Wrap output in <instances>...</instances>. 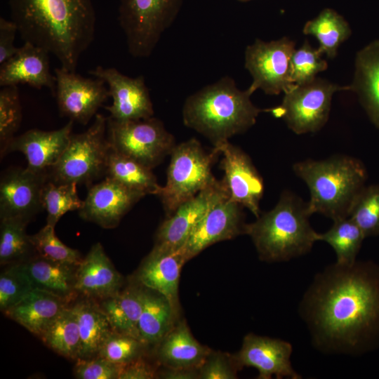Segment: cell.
Here are the masks:
<instances>
[{
    "label": "cell",
    "instance_id": "21",
    "mask_svg": "<svg viewBox=\"0 0 379 379\" xmlns=\"http://www.w3.org/2000/svg\"><path fill=\"white\" fill-rule=\"evenodd\" d=\"M123 285V277L102 244H93L77 267L75 289L78 294L98 302L119 292Z\"/></svg>",
    "mask_w": 379,
    "mask_h": 379
},
{
    "label": "cell",
    "instance_id": "27",
    "mask_svg": "<svg viewBox=\"0 0 379 379\" xmlns=\"http://www.w3.org/2000/svg\"><path fill=\"white\" fill-rule=\"evenodd\" d=\"M22 264L34 288L53 293L69 303L78 296L75 289L77 265L53 261L37 254Z\"/></svg>",
    "mask_w": 379,
    "mask_h": 379
},
{
    "label": "cell",
    "instance_id": "18",
    "mask_svg": "<svg viewBox=\"0 0 379 379\" xmlns=\"http://www.w3.org/2000/svg\"><path fill=\"white\" fill-rule=\"evenodd\" d=\"M241 207L230 197L216 203L196 225L182 247L187 260L211 245L245 234Z\"/></svg>",
    "mask_w": 379,
    "mask_h": 379
},
{
    "label": "cell",
    "instance_id": "13",
    "mask_svg": "<svg viewBox=\"0 0 379 379\" xmlns=\"http://www.w3.org/2000/svg\"><path fill=\"white\" fill-rule=\"evenodd\" d=\"M88 74L107 84L112 103L108 117L117 121L147 119L154 115L153 104L143 76L129 77L114 67L97 66Z\"/></svg>",
    "mask_w": 379,
    "mask_h": 379
},
{
    "label": "cell",
    "instance_id": "38",
    "mask_svg": "<svg viewBox=\"0 0 379 379\" xmlns=\"http://www.w3.org/2000/svg\"><path fill=\"white\" fill-rule=\"evenodd\" d=\"M349 217L366 238L379 236V185L363 188L352 206Z\"/></svg>",
    "mask_w": 379,
    "mask_h": 379
},
{
    "label": "cell",
    "instance_id": "24",
    "mask_svg": "<svg viewBox=\"0 0 379 379\" xmlns=\"http://www.w3.org/2000/svg\"><path fill=\"white\" fill-rule=\"evenodd\" d=\"M211 350L193 336L182 319L154 347V354L159 366L199 368Z\"/></svg>",
    "mask_w": 379,
    "mask_h": 379
},
{
    "label": "cell",
    "instance_id": "3",
    "mask_svg": "<svg viewBox=\"0 0 379 379\" xmlns=\"http://www.w3.org/2000/svg\"><path fill=\"white\" fill-rule=\"evenodd\" d=\"M251 95L248 89H239L233 79L221 78L186 99L182 107L183 123L215 147L246 132L265 111L253 105Z\"/></svg>",
    "mask_w": 379,
    "mask_h": 379
},
{
    "label": "cell",
    "instance_id": "4",
    "mask_svg": "<svg viewBox=\"0 0 379 379\" xmlns=\"http://www.w3.org/2000/svg\"><path fill=\"white\" fill-rule=\"evenodd\" d=\"M307 202L285 190L275 206L245 226L259 258L267 262L288 261L309 253L317 241L310 222Z\"/></svg>",
    "mask_w": 379,
    "mask_h": 379
},
{
    "label": "cell",
    "instance_id": "37",
    "mask_svg": "<svg viewBox=\"0 0 379 379\" xmlns=\"http://www.w3.org/2000/svg\"><path fill=\"white\" fill-rule=\"evenodd\" d=\"M22 107L17 85L0 91V155L4 157L22 121Z\"/></svg>",
    "mask_w": 379,
    "mask_h": 379
},
{
    "label": "cell",
    "instance_id": "28",
    "mask_svg": "<svg viewBox=\"0 0 379 379\" xmlns=\"http://www.w3.org/2000/svg\"><path fill=\"white\" fill-rule=\"evenodd\" d=\"M142 286L143 306L138 322L139 338L149 347H154L180 319V314L164 295Z\"/></svg>",
    "mask_w": 379,
    "mask_h": 379
},
{
    "label": "cell",
    "instance_id": "44",
    "mask_svg": "<svg viewBox=\"0 0 379 379\" xmlns=\"http://www.w3.org/2000/svg\"><path fill=\"white\" fill-rule=\"evenodd\" d=\"M123 366L99 356L79 359L76 361L74 375L79 379H119Z\"/></svg>",
    "mask_w": 379,
    "mask_h": 379
},
{
    "label": "cell",
    "instance_id": "41",
    "mask_svg": "<svg viewBox=\"0 0 379 379\" xmlns=\"http://www.w3.org/2000/svg\"><path fill=\"white\" fill-rule=\"evenodd\" d=\"M34 288L22 262L8 265L0 274V309L2 312L22 300Z\"/></svg>",
    "mask_w": 379,
    "mask_h": 379
},
{
    "label": "cell",
    "instance_id": "16",
    "mask_svg": "<svg viewBox=\"0 0 379 379\" xmlns=\"http://www.w3.org/2000/svg\"><path fill=\"white\" fill-rule=\"evenodd\" d=\"M222 154L220 168L230 199L248 208L256 218L264 192L263 180L250 157L241 148L225 141L214 147Z\"/></svg>",
    "mask_w": 379,
    "mask_h": 379
},
{
    "label": "cell",
    "instance_id": "29",
    "mask_svg": "<svg viewBox=\"0 0 379 379\" xmlns=\"http://www.w3.org/2000/svg\"><path fill=\"white\" fill-rule=\"evenodd\" d=\"M98 303L107 315L113 331L140 340L138 322L143 306V290L140 284L131 279L124 288Z\"/></svg>",
    "mask_w": 379,
    "mask_h": 379
},
{
    "label": "cell",
    "instance_id": "45",
    "mask_svg": "<svg viewBox=\"0 0 379 379\" xmlns=\"http://www.w3.org/2000/svg\"><path fill=\"white\" fill-rule=\"evenodd\" d=\"M159 365L152 364L146 356L124 364L119 379H153L157 378Z\"/></svg>",
    "mask_w": 379,
    "mask_h": 379
},
{
    "label": "cell",
    "instance_id": "46",
    "mask_svg": "<svg viewBox=\"0 0 379 379\" xmlns=\"http://www.w3.org/2000/svg\"><path fill=\"white\" fill-rule=\"evenodd\" d=\"M17 32L18 27L12 20L0 18V65L17 53L19 48L14 45Z\"/></svg>",
    "mask_w": 379,
    "mask_h": 379
},
{
    "label": "cell",
    "instance_id": "15",
    "mask_svg": "<svg viewBox=\"0 0 379 379\" xmlns=\"http://www.w3.org/2000/svg\"><path fill=\"white\" fill-rule=\"evenodd\" d=\"M48 172L11 168L0 181V219L15 218L29 222L43 209L41 191Z\"/></svg>",
    "mask_w": 379,
    "mask_h": 379
},
{
    "label": "cell",
    "instance_id": "31",
    "mask_svg": "<svg viewBox=\"0 0 379 379\" xmlns=\"http://www.w3.org/2000/svg\"><path fill=\"white\" fill-rule=\"evenodd\" d=\"M105 177L143 197L147 194L157 196L162 187L159 185L151 168L112 149L107 158Z\"/></svg>",
    "mask_w": 379,
    "mask_h": 379
},
{
    "label": "cell",
    "instance_id": "14",
    "mask_svg": "<svg viewBox=\"0 0 379 379\" xmlns=\"http://www.w3.org/2000/svg\"><path fill=\"white\" fill-rule=\"evenodd\" d=\"M225 197H230L223 179L215 180L166 217L156 232L154 245L172 249L182 248L206 213Z\"/></svg>",
    "mask_w": 379,
    "mask_h": 379
},
{
    "label": "cell",
    "instance_id": "33",
    "mask_svg": "<svg viewBox=\"0 0 379 379\" xmlns=\"http://www.w3.org/2000/svg\"><path fill=\"white\" fill-rule=\"evenodd\" d=\"M39 338L58 354L72 360L79 359L81 340L74 306L67 307L47 327Z\"/></svg>",
    "mask_w": 379,
    "mask_h": 379
},
{
    "label": "cell",
    "instance_id": "9",
    "mask_svg": "<svg viewBox=\"0 0 379 379\" xmlns=\"http://www.w3.org/2000/svg\"><path fill=\"white\" fill-rule=\"evenodd\" d=\"M340 91H350L349 86H341L316 77L284 92L280 105L265 111L282 119L295 134L315 133L326 124L333 95Z\"/></svg>",
    "mask_w": 379,
    "mask_h": 379
},
{
    "label": "cell",
    "instance_id": "34",
    "mask_svg": "<svg viewBox=\"0 0 379 379\" xmlns=\"http://www.w3.org/2000/svg\"><path fill=\"white\" fill-rule=\"evenodd\" d=\"M324 233H317V241L329 244L335 251L336 263L350 265L355 262L366 238L359 226L350 217L339 218Z\"/></svg>",
    "mask_w": 379,
    "mask_h": 379
},
{
    "label": "cell",
    "instance_id": "6",
    "mask_svg": "<svg viewBox=\"0 0 379 379\" xmlns=\"http://www.w3.org/2000/svg\"><path fill=\"white\" fill-rule=\"evenodd\" d=\"M107 117L96 114L84 132L72 134L58 162L47 171L55 182L88 185L105 175L110 145L107 138Z\"/></svg>",
    "mask_w": 379,
    "mask_h": 379
},
{
    "label": "cell",
    "instance_id": "7",
    "mask_svg": "<svg viewBox=\"0 0 379 379\" xmlns=\"http://www.w3.org/2000/svg\"><path fill=\"white\" fill-rule=\"evenodd\" d=\"M220 153L207 152L195 138L176 145L171 153L165 186L157 195L167 216L216 179L211 166Z\"/></svg>",
    "mask_w": 379,
    "mask_h": 379
},
{
    "label": "cell",
    "instance_id": "26",
    "mask_svg": "<svg viewBox=\"0 0 379 379\" xmlns=\"http://www.w3.org/2000/svg\"><path fill=\"white\" fill-rule=\"evenodd\" d=\"M350 91L355 93L372 123L379 128V39L357 53Z\"/></svg>",
    "mask_w": 379,
    "mask_h": 379
},
{
    "label": "cell",
    "instance_id": "11",
    "mask_svg": "<svg viewBox=\"0 0 379 379\" xmlns=\"http://www.w3.org/2000/svg\"><path fill=\"white\" fill-rule=\"evenodd\" d=\"M295 42L284 36L280 39L264 41L255 39L244 53V66L252 77L247 88L253 94L260 89L267 95H279L291 89L290 63Z\"/></svg>",
    "mask_w": 379,
    "mask_h": 379
},
{
    "label": "cell",
    "instance_id": "17",
    "mask_svg": "<svg viewBox=\"0 0 379 379\" xmlns=\"http://www.w3.org/2000/svg\"><path fill=\"white\" fill-rule=\"evenodd\" d=\"M293 347L289 342L249 333L243 339L241 349L233 354L239 368L253 367L258 371V379L288 378L300 379L292 366Z\"/></svg>",
    "mask_w": 379,
    "mask_h": 379
},
{
    "label": "cell",
    "instance_id": "22",
    "mask_svg": "<svg viewBox=\"0 0 379 379\" xmlns=\"http://www.w3.org/2000/svg\"><path fill=\"white\" fill-rule=\"evenodd\" d=\"M49 53L25 42L17 53L0 65V86L27 84L34 88H47L55 96L56 78L50 69Z\"/></svg>",
    "mask_w": 379,
    "mask_h": 379
},
{
    "label": "cell",
    "instance_id": "48",
    "mask_svg": "<svg viewBox=\"0 0 379 379\" xmlns=\"http://www.w3.org/2000/svg\"><path fill=\"white\" fill-rule=\"evenodd\" d=\"M238 1H250V0H238Z\"/></svg>",
    "mask_w": 379,
    "mask_h": 379
},
{
    "label": "cell",
    "instance_id": "20",
    "mask_svg": "<svg viewBox=\"0 0 379 379\" xmlns=\"http://www.w3.org/2000/svg\"><path fill=\"white\" fill-rule=\"evenodd\" d=\"M142 195L126 188L117 181L105 177V180L91 185L78 211L81 218L97 224L105 229L118 226L122 218Z\"/></svg>",
    "mask_w": 379,
    "mask_h": 379
},
{
    "label": "cell",
    "instance_id": "32",
    "mask_svg": "<svg viewBox=\"0 0 379 379\" xmlns=\"http://www.w3.org/2000/svg\"><path fill=\"white\" fill-rule=\"evenodd\" d=\"M305 34L312 35L318 41L319 50L329 58L336 56L340 46L351 35L346 20L331 8H324L304 25Z\"/></svg>",
    "mask_w": 379,
    "mask_h": 379
},
{
    "label": "cell",
    "instance_id": "39",
    "mask_svg": "<svg viewBox=\"0 0 379 379\" xmlns=\"http://www.w3.org/2000/svg\"><path fill=\"white\" fill-rule=\"evenodd\" d=\"M29 237L36 254L42 258L74 265H79L84 258L78 250L66 246L57 237L54 226L46 224Z\"/></svg>",
    "mask_w": 379,
    "mask_h": 379
},
{
    "label": "cell",
    "instance_id": "35",
    "mask_svg": "<svg viewBox=\"0 0 379 379\" xmlns=\"http://www.w3.org/2000/svg\"><path fill=\"white\" fill-rule=\"evenodd\" d=\"M27 223L24 220L15 218L1 220L0 263L1 265L22 262L34 255L35 249L29 235L26 232Z\"/></svg>",
    "mask_w": 379,
    "mask_h": 379
},
{
    "label": "cell",
    "instance_id": "42",
    "mask_svg": "<svg viewBox=\"0 0 379 379\" xmlns=\"http://www.w3.org/2000/svg\"><path fill=\"white\" fill-rule=\"evenodd\" d=\"M149 348L133 336L113 331L103 343L97 356L114 363L126 364L146 356Z\"/></svg>",
    "mask_w": 379,
    "mask_h": 379
},
{
    "label": "cell",
    "instance_id": "10",
    "mask_svg": "<svg viewBox=\"0 0 379 379\" xmlns=\"http://www.w3.org/2000/svg\"><path fill=\"white\" fill-rule=\"evenodd\" d=\"M107 138L112 149L151 169L176 145L173 135L154 117L124 121L107 117Z\"/></svg>",
    "mask_w": 379,
    "mask_h": 379
},
{
    "label": "cell",
    "instance_id": "1",
    "mask_svg": "<svg viewBox=\"0 0 379 379\" xmlns=\"http://www.w3.org/2000/svg\"><path fill=\"white\" fill-rule=\"evenodd\" d=\"M299 310L322 352L359 356L379 348V265L327 266L314 277Z\"/></svg>",
    "mask_w": 379,
    "mask_h": 379
},
{
    "label": "cell",
    "instance_id": "19",
    "mask_svg": "<svg viewBox=\"0 0 379 379\" xmlns=\"http://www.w3.org/2000/svg\"><path fill=\"white\" fill-rule=\"evenodd\" d=\"M187 261L183 248L172 249L154 245L132 280L164 295L180 314L179 280L182 267Z\"/></svg>",
    "mask_w": 379,
    "mask_h": 379
},
{
    "label": "cell",
    "instance_id": "5",
    "mask_svg": "<svg viewBox=\"0 0 379 379\" xmlns=\"http://www.w3.org/2000/svg\"><path fill=\"white\" fill-rule=\"evenodd\" d=\"M293 171L309 189L310 213L322 214L333 220L350 216L367 180L364 164L355 157L343 154L298 161L293 165Z\"/></svg>",
    "mask_w": 379,
    "mask_h": 379
},
{
    "label": "cell",
    "instance_id": "23",
    "mask_svg": "<svg viewBox=\"0 0 379 379\" xmlns=\"http://www.w3.org/2000/svg\"><path fill=\"white\" fill-rule=\"evenodd\" d=\"M74 121L69 120L62 128L53 131L30 129L11 141L7 153L20 152L27 161V168L45 172L53 166L67 148Z\"/></svg>",
    "mask_w": 379,
    "mask_h": 379
},
{
    "label": "cell",
    "instance_id": "43",
    "mask_svg": "<svg viewBox=\"0 0 379 379\" xmlns=\"http://www.w3.org/2000/svg\"><path fill=\"white\" fill-rule=\"evenodd\" d=\"M239 370L233 354L211 350L199 368V379H235Z\"/></svg>",
    "mask_w": 379,
    "mask_h": 379
},
{
    "label": "cell",
    "instance_id": "30",
    "mask_svg": "<svg viewBox=\"0 0 379 379\" xmlns=\"http://www.w3.org/2000/svg\"><path fill=\"white\" fill-rule=\"evenodd\" d=\"M79 329V359L96 357L105 341L113 332L109 321L98 301L84 298L73 305Z\"/></svg>",
    "mask_w": 379,
    "mask_h": 379
},
{
    "label": "cell",
    "instance_id": "12",
    "mask_svg": "<svg viewBox=\"0 0 379 379\" xmlns=\"http://www.w3.org/2000/svg\"><path fill=\"white\" fill-rule=\"evenodd\" d=\"M55 96L60 114L86 125L109 97L107 84L102 79L84 77L76 72L55 69Z\"/></svg>",
    "mask_w": 379,
    "mask_h": 379
},
{
    "label": "cell",
    "instance_id": "47",
    "mask_svg": "<svg viewBox=\"0 0 379 379\" xmlns=\"http://www.w3.org/2000/svg\"><path fill=\"white\" fill-rule=\"evenodd\" d=\"M159 368L157 378L199 379V368Z\"/></svg>",
    "mask_w": 379,
    "mask_h": 379
},
{
    "label": "cell",
    "instance_id": "8",
    "mask_svg": "<svg viewBox=\"0 0 379 379\" xmlns=\"http://www.w3.org/2000/svg\"><path fill=\"white\" fill-rule=\"evenodd\" d=\"M181 4L182 0H120L118 20L128 53L134 58L149 57Z\"/></svg>",
    "mask_w": 379,
    "mask_h": 379
},
{
    "label": "cell",
    "instance_id": "2",
    "mask_svg": "<svg viewBox=\"0 0 379 379\" xmlns=\"http://www.w3.org/2000/svg\"><path fill=\"white\" fill-rule=\"evenodd\" d=\"M8 6L24 42L46 50L62 68L76 72L95 36L91 0H8Z\"/></svg>",
    "mask_w": 379,
    "mask_h": 379
},
{
    "label": "cell",
    "instance_id": "40",
    "mask_svg": "<svg viewBox=\"0 0 379 379\" xmlns=\"http://www.w3.org/2000/svg\"><path fill=\"white\" fill-rule=\"evenodd\" d=\"M319 48H313L305 41L295 49L290 63L289 79L293 86L308 83L328 67L327 61L322 58Z\"/></svg>",
    "mask_w": 379,
    "mask_h": 379
},
{
    "label": "cell",
    "instance_id": "36",
    "mask_svg": "<svg viewBox=\"0 0 379 379\" xmlns=\"http://www.w3.org/2000/svg\"><path fill=\"white\" fill-rule=\"evenodd\" d=\"M77 185L55 182L48 178L41 191V204L47 213L46 224L55 226L61 217L69 211H79L84 200L78 196Z\"/></svg>",
    "mask_w": 379,
    "mask_h": 379
},
{
    "label": "cell",
    "instance_id": "25",
    "mask_svg": "<svg viewBox=\"0 0 379 379\" xmlns=\"http://www.w3.org/2000/svg\"><path fill=\"white\" fill-rule=\"evenodd\" d=\"M69 304L53 293L34 288L22 300L3 313L40 338Z\"/></svg>",
    "mask_w": 379,
    "mask_h": 379
}]
</instances>
